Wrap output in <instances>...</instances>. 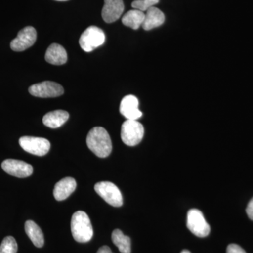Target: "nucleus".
<instances>
[{"label": "nucleus", "instance_id": "obj_1", "mask_svg": "<svg viewBox=\"0 0 253 253\" xmlns=\"http://www.w3.org/2000/svg\"><path fill=\"white\" fill-rule=\"evenodd\" d=\"M88 148L99 158H106L112 151V141L108 131L101 126L92 128L86 136Z\"/></svg>", "mask_w": 253, "mask_h": 253}, {"label": "nucleus", "instance_id": "obj_2", "mask_svg": "<svg viewBox=\"0 0 253 253\" xmlns=\"http://www.w3.org/2000/svg\"><path fill=\"white\" fill-rule=\"evenodd\" d=\"M71 233L77 242H89L94 235L92 225L89 216L83 211H77L71 219Z\"/></svg>", "mask_w": 253, "mask_h": 253}, {"label": "nucleus", "instance_id": "obj_3", "mask_svg": "<svg viewBox=\"0 0 253 253\" xmlns=\"http://www.w3.org/2000/svg\"><path fill=\"white\" fill-rule=\"evenodd\" d=\"M144 128L142 124L135 120H126L121 127V139L125 144L134 146L142 140Z\"/></svg>", "mask_w": 253, "mask_h": 253}, {"label": "nucleus", "instance_id": "obj_4", "mask_svg": "<svg viewBox=\"0 0 253 253\" xmlns=\"http://www.w3.org/2000/svg\"><path fill=\"white\" fill-rule=\"evenodd\" d=\"M106 41L104 31L96 26H91L83 32L80 38L79 44L83 50L90 52L102 45Z\"/></svg>", "mask_w": 253, "mask_h": 253}, {"label": "nucleus", "instance_id": "obj_5", "mask_svg": "<svg viewBox=\"0 0 253 253\" xmlns=\"http://www.w3.org/2000/svg\"><path fill=\"white\" fill-rule=\"evenodd\" d=\"M94 190L103 199L113 207H121L123 204L122 194L111 181H100L94 186Z\"/></svg>", "mask_w": 253, "mask_h": 253}, {"label": "nucleus", "instance_id": "obj_6", "mask_svg": "<svg viewBox=\"0 0 253 253\" xmlns=\"http://www.w3.org/2000/svg\"><path fill=\"white\" fill-rule=\"evenodd\" d=\"M186 226L192 234L200 238L206 237L211 232V227L204 214L198 209H191L188 212Z\"/></svg>", "mask_w": 253, "mask_h": 253}, {"label": "nucleus", "instance_id": "obj_7", "mask_svg": "<svg viewBox=\"0 0 253 253\" xmlns=\"http://www.w3.org/2000/svg\"><path fill=\"white\" fill-rule=\"evenodd\" d=\"M19 144L26 152L38 156H45L51 147L47 139L35 136H22L20 138Z\"/></svg>", "mask_w": 253, "mask_h": 253}, {"label": "nucleus", "instance_id": "obj_8", "mask_svg": "<svg viewBox=\"0 0 253 253\" xmlns=\"http://www.w3.org/2000/svg\"><path fill=\"white\" fill-rule=\"evenodd\" d=\"M30 94L36 97L53 98L61 96L64 92L63 86L51 81L37 83L29 87Z\"/></svg>", "mask_w": 253, "mask_h": 253}, {"label": "nucleus", "instance_id": "obj_9", "mask_svg": "<svg viewBox=\"0 0 253 253\" xmlns=\"http://www.w3.org/2000/svg\"><path fill=\"white\" fill-rule=\"evenodd\" d=\"M36 40V30L32 26H27L18 32L17 37L11 42L10 46L14 51H25L33 46Z\"/></svg>", "mask_w": 253, "mask_h": 253}, {"label": "nucleus", "instance_id": "obj_10", "mask_svg": "<svg viewBox=\"0 0 253 253\" xmlns=\"http://www.w3.org/2000/svg\"><path fill=\"white\" fill-rule=\"evenodd\" d=\"M1 168L5 172L18 178L28 177L33 172V168L31 165L18 160H5L1 163Z\"/></svg>", "mask_w": 253, "mask_h": 253}, {"label": "nucleus", "instance_id": "obj_11", "mask_svg": "<svg viewBox=\"0 0 253 253\" xmlns=\"http://www.w3.org/2000/svg\"><path fill=\"white\" fill-rule=\"evenodd\" d=\"M120 112L126 120L137 121L142 116L139 109V100L134 95H127L122 99L120 106Z\"/></svg>", "mask_w": 253, "mask_h": 253}, {"label": "nucleus", "instance_id": "obj_12", "mask_svg": "<svg viewBox=\"0 0 253 253\" xmlns=\"http://www.w3.org/2000/svg\"><path fill=\"white\" fill-rule=\"evenodd\" d=\"M125 6L123 0H104L103 7V19L105 22L111 23L121 18L124 11Z\"/></svg>", "mask_w": 253, "mask_h": 253}, {"label": "nucleus", "instance_id": "obj_13", "mask_svg": "<svg viewBox=\"0 0 253 253\" xmlns=\"http://www.w3.org/2000/svg\"><path fill=\"white\" fill-rule=\"evenodd\" d=\"M77 186L75 179L72 177H66L56 183L54 186V196L58 201L67 199L74 192Z\"/></svg>", "mask_w": 253, "mask_h": 253}, {"label": "nucleus", "instance_id": "obj_14", "mask_svg": "<svg viewBox=\"0 0 253 253\" xmlns=\"http://www.w3.org/2000/svg\"><path fill=\"white\" fill-rule=\"evenodd\" d=\"M45 60L51 64L61 66L67 62V52L62 46L54 43L46 50Z\"/></svg>", "mask_w": 253, "mask_h": 253}, {"label": "nucleus", "instance_id": "obj_15", "mask_svg": "<svg viewBox=\"0 0 253 253\" xmlns=\"http://www.w3.org/2000/svg\"><path fill=\"white\" fill-rule=\"evenodd\" d=\"M165 22V15L158 8L153 6L146 11L142 28L145 31H150L159 27Z\"/></svg>", "mask_w": 253, "mask_h": 253}, {"label": "nucleus", "instance_id": "obj_16", "mask_svg": "<svg viewBox=\"0 0 253 253\" xmlns=\"http://www.w3.org/2000/svg\"><path fill=\"white\" fill-rule=\"evenodd\" d=\"M69 118L67 111L63 110H56L46 113L43 117V123L48 127L56 129L62 126Z\"/></svg>", "mask_w": 253, "mask_h": 253}, {"label": "nucleus", "instance_id": "obj_17", "mask_svg": "<svg viewBox=\"0 0 253 253\" xmlns=\"http://www.w3.org/2000/svg\"><path fill=\"white\" fill-rule=\"evenodd\" d=\"M25 231L33 244L37 248H42L44 246V234L40 226L35 221H26V224H25Z\"/></svg>", "mask_w": 253, "mask_h": 253}, {"label": "nucleus", "instance_id": "obj_18", "mask_svg": "<svg viewBox=\"0 0 253 253\" xmlns=\"http://www.w3.org/2000/svg\"><path fill=\"white\" fill-rule=\"evenodd\" d=\"M145 18L144 11L140 10L132 9L126 12L122 18V23L127 27L137 30L142 26Z\"/></svg>", "mask_w": 253, "mask_h": 253}, {"label": "nucleus", "instance_id": "obj_19", "mask_svg": "<svg viewBox=\"0 0 253 253\" xmlns=\"http://www.w3.org/2000/svg\"><path fill=\"white\" fill-rule=\"evenodd\" d=\"M111 239L113 244L117 246L121 253H131V240L129 236L125 235L120 229L113 231Z\"/></svg>", "mask_w": 253, "mask_h": 253}, {"label": "nucleus", "instance_id": "obj_20", "mask_svg": "<svg viewBox=\"0 0 253 253\" xmlns=\"http://www.w3.org/2000/svg\"><path fill=\"white\" fill-rule=\"evenodd\" d=\"M18 245L13 236H6L0 245V253H17Z\"/></svg>", "mask_w": 253, "mask_h": 253}, {"label": "nucleus", "instance_id": "obj_21", "mask_svg": "<svg viewBox=\"0 0 253 253\" xmlns=\"http://www.w3.org/2000/svg\"><path fill=\"white\" fill-rule=\"evenodd\" d=\"M159 2V0H135L131 3L133 9L140 10L141 11H147L150 8L154 6Z\"/></svg>", "mask_w": 253, "mask_h": 253}, {"label": "nucleus", "instance_id": "obj_22", "mask_svg": "<svg viewBox=\"0 0 253 253\" xmlns=\"http://www.w3.org/2000/svg\"><path fill=\"white\" fill-rule=\"evenodd\" d=\"M226 253H246L241 246L237 244H230L226 249Z\"/></svg>", "mask_w": 253, "mask_h": 253}, {"label": "nucleus", "instance_id": "obj_23", "mask_svg": "<svg viewBox=\"0 0 253 253\" xmlns=\"http://www.w3.org/2000/svg\"><path fill=\"white\" fill-rule=\"evenodd\" d=\"M246 213L251 220H253V198L248 204L247 208H246Z\"/></svg>", "mask_w": 253, "mask_h": 253}, {"label": "nucleus", "instance_id": "obj_24", "mask_svg": "<svg viewBox=\"0 0 253 253\" xmlns=\"http://www.w3.org/2000/svg\"><path fill=\"white\" fill-rule=\"evenodd\" d=\"M97 253H113L109 246H104L100 248Z\"/></svg>", "mask_w": 253, "mask_h": 253}, {"label": "nucleus", "instance_id": "obj_25", "mask_svg": "<svg viewBox=\"0 0 253 253\" xmlns=\"http://www.w3.org/2000/svg\"><path fill=\"white\" fill-rule=\"evenodd\" d=\"M181 253H191L189 251H188V250H183L182 251H181Z\"/></svg>", "mask_w": 253, "mask_h": 253}, {"label": "nucleus", "instance_id": "obj_26", "mask_svg": "<svg viewBox=\"0 0 253 253\" xmlns=\"http://www.w3.org/2000/svg\"><path fill=\"white\" fill-rule=\"evenodd\" d=\"M56 1H68V0H56Z\"/></svg>", "mask_w": 253, "mask_h": 253}]
</instances>
